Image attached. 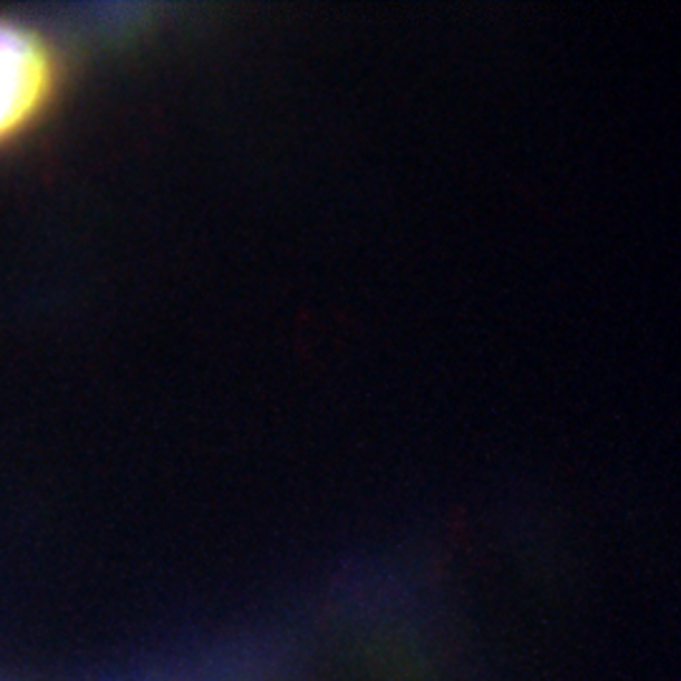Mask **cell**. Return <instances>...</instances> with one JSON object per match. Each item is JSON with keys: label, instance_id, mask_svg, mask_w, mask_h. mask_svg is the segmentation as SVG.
I'll list each match as a JSON object with an SVG mask.
<instances>
[{"label": "cell", "instance_id": "cell-1", "mask_svg": "<svg viewBox=\"0 0 681 681\" xmlns=\"http://www.w3.org/2000/svg\"><path fill=\"white\" fill-rule=\"evenodd\" d=\"M51 86L54 61L46 43L21 25L0 23V141L38 114Z\"/></svg>", "mask_w": 681, "mask_h": 681}]
</instances>
